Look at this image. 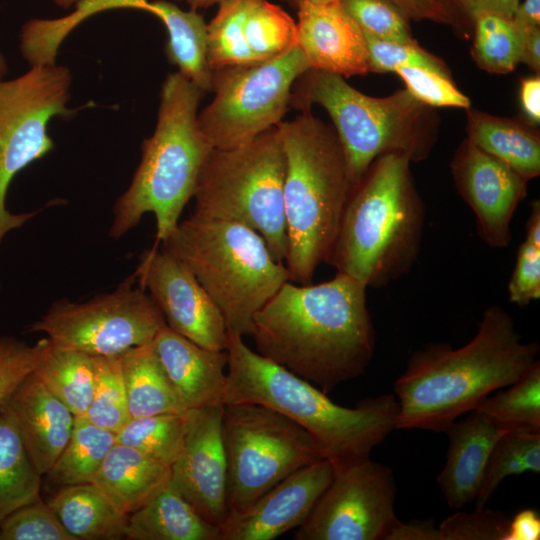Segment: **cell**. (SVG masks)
I'll return each mask as SVG.
<instances>
[{"instance_id": "obj_1", "label": "cell", "mask_w": 540, "mask_h": 540, "mask_svg": "<svg viewBox=\"0 0 540 540\" xmlns=\"http://www.w3.org/2000/svg\"><path fill=\"white\" fill-rule=\"evenodd\" d=\"M367 289L340 272L318 284L285 282L253 317L257 352L325 393L361 376L376 346Z\"/></svg>"}, {"instance_id": "obj_2", "label": "cell", "mask_w": 540, "mask_h": 540, "mask_svg": "<svg viewBox=\"0 0 540 540\" xmlns=\"http://www.w3.org/2000/svg\"><path fill=\"white\" fill-rule=\"evenodd\" d=\"M539 351L537 342L523 340L505 309L487 307L465 345L430 343L410 355L394 385L396 429L445 432L490 393L518 380L539 360Z\"/></svg>"}, {"instance_id": "obj_3", "label": "cell", "mask_w": 540, "mask_h": 540, "mask_svg": "<svg viewBox=\"0 0 540 540\" xmlns=\"http://www.w3.org/2000/svg\"><path fill=\"white\" fill-rule=\"evenodd\" d=\"M225 350L222 404L256 403L285 415L317 440L334 467L369 458L396 429L398 403L392 394L343 407L312 383L253 351L236 332L228 330Z\"/></svg>"}, {"instance_id": "obj_4", "label": "cell", "mask_w": 540, "mask_h": 540, "mask_svg": "<svg viewBox=\"0 0 540 540\" xmlns=\"http://www.w3.org/2000/svg\"><path fill=\"white\" fill-rule=\"evenodd\" d=\"M410 158H376L353 185L329 260L337 272L367 288L385 287L407 274L419 255L425 225Z\"/></svg>"}, {"instance_id": "obj_5", "label": "cell", "mask_w": 540, "mask_h": 540, "mask_svg": "<svg viewBox=\"0 0 540 540\" xmlns=\"http://www.w3.org/2000/svg\"><path fill=\"white\" fill-rule=\"evenodd\" d=\"M277 128L285 155L284 264L290 281L309 284L317 268L329 263L353 183L332 125L308 110Z\"/></svg>"}, {"instance_id": "obj_6", "label": "cell", "mask_w": 540, "mask_h": 540, "mask_svg": "<svg viewBox=\"0 0 540 540\" xmlns=\"http://www.w3.org/2000/svg\"><path fill=\"white\" fill-rule=\"evenodd\" d=\"M205 94L178 71L165 77L153 134L142 141L141 159L131 183L113 205L111 238L128 233L147 213L155 217L156 245L178 225L213 149L198 124V108Z\"/></svg>"}, {"instance_id": "obj_7", "label": "cell", "mask_w": 540, "mask_h": 540, "mask_svg": "<svg viewBox=\"0 0 540 540\" xmlns=\"http://www.w3.org/2000/svg\"><path fill=\"white\" fill-rule=\"evenodd\" d=\"M159 245L194 274L227 330L251 336L254 315L290 280L265 240L241 223L192 214Z\"/></svg>"}, {"instance_id": "obj_8", "label": "cell", "mask_w": 540, "mask_h": 540, "mask_svg": "<svg viewBox=\"0 0 540 540\" xmlns=\"http://www.w3.org/2000/svg\"><path fill=\"white\" fill-rule=\"evenodd\" d=\"M313 105L329 114L353 185L379 156L403 153L411 161L423 160L435 141L429 106L406 89L372 97L340 75L310 68L294 83L290 107L308 111Z\"/></svg>"}, {"instance_id": "obj_9", "label": "cell", "mask_w": 540, "mask_h": 540, "mask_svg": "<svg viewBox=\"0 0 540 540\" xmlns=\"http://www.w3.org/2000/svg\"><path fill=\"white\" fill-rule=\"evenodd\" d=\"M284 176L285 155L277 126L248 143L213 148L197 179L193 212L248 226L284 263L288 249Z\"/></svg>"}, {"instance_id": "obj_10", "label": "cell", "mask_w": 540, "mask_h": 540, "mask_svg": "<svg viewBox=\"0 0 540 540\" xmlns=\"http://www.w3.org/2000/svg\"><path fill=\"white\" fill-rule=\"evenodd\" d=\"M221 424L228 515L243 512L290 474L326 459L309 432L263 405L223 404Z\"/></svg>"}, {"instance_id": "obj_11", "label": "cell", "mask_w": 540, "mask_h": 540, "mask_svg": "<svg viewBox=\"0 0 540 540\" xmlns=\"http://www.w3.org/2000/svg\"><path fill=\"white\" fill-rule=\"evenodd\" d=\"M298 45L253 65L213 69L212 101L198 112V124L213 148L250 142L283 121L296 80L310 69Z\"/></svg>"}, {"instance_id": "obj_12", "label": "cell", "mask_w": 540, "mask_h": 540, "mask_svg": "<svg viewBox=\"0 0 540 540\" xmlns=\"http://www.w3.org/2000/svg\"><path fill=\"white\" fill-rule=\"evenodd\" d=\"M71 84L69 68L57 64L30 66L19 77L0 80V245L8 232L36 215L11 213L7 191L17 173L53 149L50 120L76 112L67 106Z\"/></svg>"}, {"instance_id": "obj_13", "label": "cell", "mask_w": 540, "mask_h": 540, "mask_svg": "<svg viewBox=\"0 0 540 540\" xmlns=\"http://www.w3.org/2000/svg\"><path fill=\"white\" fill-rule=\"evenodd\" d=\"M132 274L111 292L84 302L60 300L33 322L57 347L91 356H116L151 343L166 325L163 314Z\"/></svg>"}, {"instance_id": "obj_14", "label": "cell", "mask_w": 540, "mask_h": 540, "mask_svg": "<svg viewBox=\"0 0 540 540\" xmlns=\"http://www.w3.org/2000/svg\"><path fill=\"white\" fill-rule=\"evenodd\" d=\"M392 470L369 458L334 467L327 488L295 540H387L399 520Z\"/></svg>"}, {"instance_id": "obj_15", "label": "cell", "mask_w": 540, "mask_h": 540, "mask_svg": "<svg viewBox=\"0 0 540 540\" xmlns=\"http://www.w3.org/2000/svg\"><path fill=\"white\" fill-rule=\"evenodd\" d=\"M173 331L201 347L225 350V320L194 274L175 256L154 244L133 273Z\"/></svg>"}, {"instance_id": "obj_16", "label": "cell", "mask_w": 540, "mask_h": 540, "mask_svg": "<svg viewBox=\"0 0 540 540\" xmlns=\"http://www.w3.org/2000/svg\"><path fill=\"white\" fill-rule=\"evenodd\" d=\"M207 31L212 70L265 62L297 45L296 21L267 0H222Z\"/></svg>"}, {"instance_id": "obj_17", "label": "cell", "mask_w": 540, "mask_h": 540, "mask_svg": "<svg viewBox=\"0 0 540 540\" xmlns=\"http://www.w3.org/2000/svg\"><path fill=\"white\" fill-rule=\"evenodd\" d=\"M456 189L475 215L480 239L503 249L512 240L511 223L527 195L528 180L465 138L450 162Z\"/></svg>"}, {"instance_id": "obj_18", "label": "cell", "mask_w": 540, "mask_h": 540, "mask_svg": "<svg viewBox=\"0 0 540 540\" xmlns=\"http://www.w3.org/2000/svg\"><path fill=\"white\" fill-rule=\"evenodd\" d=\"M222 407L193 410L185 447L171 465L173 484L207 522L218 528L229 513Z\"/></svg>"}, {"instance_id": "obj_19", "label": "cell", "mask_w": 540, "mask_h": 540, "mask_svg": "<svg viewBox=\"0 0 540 540\" xmlns=\"http://www.w3.org/2000/svg\"><path fill=\"white\" fill-rule=\"evenodd\" d=\"M334 474L323 459L290 474L240 513L229 514L220 540H273L300 527Z\"/></svg>"}, {"instance_id": "obj_20", "label": "cell", "mask_w": 540, "mask_h": 540, "mask_svg": "<svg viewBox=\"0 0 540 540\" xmlns=\"http://www.w3.org/2000/svg\"><path fill=\"white\" fill-rule=\"evenodd\" d=\"M297 12V45L310 67L350 77L369 73L364 34L339 0L304 2Z\"/></svg>"}, {"instance_id": "obj_21", "label": "cell", "mask_w": 540, "mask_h": 540, "mask_svg": "<svg viewBox=\"0 0 540 540\" xmlns=\"http://www.w3.org/2000/svg\"><path fill=\"white\" fill-rule=\"evenodd\" d=\"M12 414L25 449L43 476L72 434L75 416L38 378L29 373L3 402Z\"/></svg>"}, {"instance_id": "obj_22", "label": "cell", "mask_w": 540, "mask_h": 540, "mask_svg": "<svg viewBox=\"0 0 540 540\" xmlns=\"http://www.w3.org/2000/svg\"><path fill=\"white\" fill-rule=\"evenodd\" d=\"M174 391L187 410L222 404L227 382L226 350L199 346L167 324L152 341Z\"/></svg>"}, {"instance_id": "obj_23", "label": "cell", "mask_w": 540, "mask_h": 540, "mask_svg": "<svg viewBox=\"0 0 540 540\" xmlns=\"http://www.w3.org/2000/svg\"><path fill=\"white\" fill-rule=\"evenodd\" d=\"M505 432L478 410L468 412L447 428L446 462L436 481L450 508L460 509L475 501L490 453Z\"/></svg>"}, {"instance_id": "obj_24", "label": "cell", "mask_w": 540, "mask_h": 540, "mask_svg": "<svg viewBox=\"0 0 540 540\" xmlns=\"http://www.w3.org/2000/svg\"><path fill=\"white\" fill-rule=\"evenodd\" d=\"M170 478V466L116 442L92 482L129 515L156 496Z\"/></svg>"}, {"instance_id": "obj_25", "label": "cell", "mask_w": 540, "mask_h": 540, "mask_svg": "<svg viewBox=\"0 0 540 540\" xmlns=\"http://www.w3.org/2000/svg\"><path fill=\"white\" fill-rule=\"evenodd\" d=\"M127 540H220V528L207 522L170 481L148 503L130 513Z\"/></svg>"}, {"instance_id": "obj_26", "label": "cell", "mask_w": 540, "mask_h": 540, "mask_svg": "<svg viewBox=\"0 0 540 540\" xmlns=\"http://www.w3.org/2000/svg\"><path fill=\"white\" fill-rule=\"evenodd\" d=\"M144 12L159 18L167 30V61L190 82L210 93L213 70L208 61V31L203 15L198 10H183L167 0L149 1Z\"/></svg>"}, {"instance_id": "obj_27", "label": "cell", "mask_w": 540, "mask_h": 540, "mask_svg": "<svg viewBox=\"0 0 540 540\" xmlns=\"http://www.w3.org/2000/svg\"><path fill=\"white\" fill-rule=\"evenodd\" d=\"M47 503L76 540L125 539L128 515L93 482L60 486Z\"/></svg>"}, {"instance_id": "obj_28", "label": "cell", "mask_w": 540, "mask_h": 540, "mask_svg": "<svg viewBox=\"0 0 540 540\" xmlns=\"http://www.w3.org/2000/svg\"><path fill=\"white\" fill-rule=\"evenodd\" d=\"M467 139L526 180L540 174V137L535 126L468 108Z\"/></svg>"}, {"instance_id": "obj_29", "label": "cell", "mask_w": 540, "mask_h": 540, "mask_svg": "<svg viewBox=\"0 0 540 540\" xmlns=\"http://www.w3.org/2000/svg\"><path fill=\"white\" fill-rule=\"evenodd\" d=\"M130 418L187 411L152 342L120 354Z\"/></svg>"}, {"instance_id": "obj_30", "label": "cell", "mask_w": 540, "mask_h": 540, "mask_svg": "<svg viewBox=\"0 0 540 540\" xmlns=\"http://www.w3.org/2000/svg\"><path fill=\"white\" fill-rule=\"evenodd\" d=\"M34 373L74 416H85L94 390V356L54 346L47 339Z\"/></svg>"}, {"instance_id": "obj_31", "label": "cell", "mask_w": 540, "mask_h": 540, "mask_svg": "<svg viewBox=\"0 0 540 540\" xmlns=\"http://www.w3.org/2000/svg\"><path fill=\"white\" fill-rule=\"evenodd\" d=\"M41 477L12 414L5 404H0V522L18 507L40 497Z\"/></svg>"}, {"instance_id": "obj_32", "label": "cell", "mask_w": 540, "mask_h": 540, "mask_svg": "<svg viewBox=\"0 0 540 540\" xmlns=\"http://www.w3.org/2000/svg\"><path fill=\"white\" fill-rule=\"evenodd\" d=\"M148 0H77L76 10L59 19H32L21 28L20 50L30 66L56 64L66 35L81 21L98 12L128 8L144 11Z\"/></svg>"}, {"instance_id": "obj_33", "label": "cell", "mask_w": 540, "mask_h": 540, "mask_svg": "<svg viewBox=\"0 0 540 540\" xmlns=\"http://www.w3.org/2000/svg\"><path fill=\"white\" fill-rule=\"evenodd\" d=\"M115 443V432L75 416L70 439L46 475L60 486L92 482Z\"/></svg>"}, {"instance_id": "obj_34", "label": "cell", "mask_w": 540, "mask_h": 540, "mask_svg": "<svg viewBox=\"0 0 540 540\" xmlns=\"http://www.w3.org/2000/svg\"><path fill=\"white\" fill-rule=\"evenodd\" d=\"M193 410L130 418L116 433V442L133 447L171 465L181 455L192 421Z\"/></svg>"}, {"instance_id": "obj_35", "label": "cell", "mask_w": 540, "mask_h": 540, "mask_svg": "<svg viewBox=\"0 0 540 540\" xmlns=\"http://www.w3.org/2000/svg\"><path fill=\"white\" fill-rule=\"evenodd\" d=\"M472 34L471 55L481 69L505 74L520 62L523 31L512 15L481 13L474 18Z\"/></svg>"}, {"instance_id": "obj_36", "label": "cell", "mask_w": 540, "mask_h": 540, "mask_svg": "<svg viewBox=\"0 0 540 540\" xmlns=\"http://www.w3.org/2000/svg\"><path fill=\"white\" fill-rule=\"evenodd\" d=\"M507 432H540V361L475 408Z\"/></svg>"}, {"instance_id": "obj_37", "label": "cell", "mask_w": 540, "mask_h": 540, "mask_svg": "<svg viewBox=\"0 0 540 540\" xmlns=\"http://www.w3.org/2000/svg\"><path fill=\"white\" fill-rule=\"evenodd\" d=\"M525 472H540V432H505L490 453L475 508L485 507L506 477Z\"/></svg>"}, {"instance_id": "obj_38", "label": "cell", "mask_w": 540, "mask_h": 540, "mask_svg": "<svg viewBox=\"0 0 540 540\" xmlns=\"http://www.w3.org/2000/svg\"><path fill=\"white\" fill-rule=\"evenodd\" d=\"M95 382L85 417L117 433L130 419L121 356H94Z\"/></svg>"}, {"instance_id": "obj_39", "label": "cell", "mask_w": 540, "mask_h": 540, "mask_svg": "<svg viewBox=\"0 0 540 540\" xmlns=\"http://www.w3.org/2000/svg\"><path fill=\"white\" fill-rule=\"evenodd\" d=\"M0 540H76L41 497L26 503L0 522Z\"/></svg>"}, {"instance_id": "obj_40", "label": "cell", "mask_w": 540, "mask_h": 540, "mask_svg": "<svg viewBox=\"0 0 540 540\" xmlns=\"http://www.w3.org/2000/svg\"><path fill=\"white\" fill-rule=\"evenodd\" d=\"M363 33L385 41L417 42L407 20L387 0H339Z\"/></svg>"}, {"instance_id": "obj_41", "label": "cell", "mask_w": 540, "mask_h": 540, "mask_svg": "<svg viewBox=\"0 0 540 540\" xmlns=\"http://www.w3.org/2000/svg\"><path fill=\"white\" fill-rule=\"evenodd\" d=\"M363 34L367 45L370 72H394L399 67L413 66L450 76L448 66L440 58L420 47L417 42L385 41L366 33Z\"/></svg>"}, {"instance_id": "obj_42", "label": "cell", "mask_w": 540, "mask_h": 540, "mask_svg": "<svg viewBox=\"0 0 540 540\" xmlns=\"http://www.w3.org/2000/svg\"><path fill=\"white\" fill-rule=\"evenodd\" d=\"M394 72L404 81L406 90L429 107L471 106L470 99L457 89L450 76L413 66L399 67Z\"/></svg>"}, {"instance_id": "obj_43", "label": "cell", "mask_w": 540, "mask_h": 540, "mask_svg": "<svg viewBox=\"0 0 540 540\" xmlns=\"http://www.w3.org/2000/svg\"><path fill=\"white\" fill-rule=\"evenodd\" d=\"M509 520L502 512L484 507L457 512L440 523L439 540H504Z\"/></svg>"}, {"instance_id": "obj_44", "label": "cell", "mask_w": 540, "mask_h": 540, "mask_svg": "<svg viewBox=\"0 0 540 540\" xmlns=\"http://www.w3.org/2000/svg\"><path fill=\"white\" fill-rule=\"evenodd\" d=\"M46 345V337L30 345L13 336H0V404L36 368Z\"/></svg>"}, {"instance_id": "obj_45", "label": "cell", "mask_w": 540, "mask_h": 540, "mask_svg": "<svg viewBox=\"0 0 540 540\" xmlns=\"http://www.w3.org/2000/svg\"><path fill=\"white\" fill-rule=\"evenodd\" d=\"M507 290L509 301L519 307L540 298V248L525 240L519 245Z\"/></svg>"}, {"instance_id": "obj_46", "label": "cell", "mask_w": 540, "mask_h": 540, "mask_svg": "<svg viewBox=\"0 0 540 540\" xmlns=\"http://www.w3.org/2000/svg\"><path fill=\"white\" fill-rule=\"evenodd\" d=\"M407 20H429L449 25L462 32L461 24L451 0H387Z\"/></svg>"}, {"instance_id": "obj_47", "label": "cell", "mask_w": 540, "mask_h": 540, "mask_svg": "<svg viewBox=\"0 0 540 540\" xmlns=\"http://www.w3.org/2000/svg\"><path fill=\"white\" fill-rule=\"evenodd\" d=\"M459 18L462 33H472L474 18L485 12L514 14L520 0H451Z\"/></svg>"}, {"instance_id": "obj_48", "label": "cell", "mask_w": 540, "mask_h": 540, "mask_svg": "<svg viewBox=\"0 0 540 540\" xmlns=\"http://www.w3.org/2000/svg\"><path fill=\"white\" fill-rule=\"evenodd\" d=\"M540 516L536 510L523 509L509 520L504 540H539Z\"/></svg>"}, {"instance_id": "obj_49", "label": "cell", "mask_w": 540, "mask_h": 540, "mask_svg": "<svg viewBox=\"0 0 540 540\" xmlns=\"http://www.w3.org/2000/svg\"><path fill=\"white\" fill-rule=\"evenodd\" d=\"M520 102L525 118L529 123H540V77L524 78L520 85Z\"/></svg>"}, {"instance_id": "obj_50", "label": "cell", "mask_w": 540, "mask_h": 540, "mask_svg": "<svg viewBox=\"0 0 540 540\" xmlns=\"http://www.w3.org/2000/svg\"><path fill=\"white\" fill-rule=\"evenodd\" d=\"M387 540H439L438 530L431 522L406 524L398 520Z\"/></svg>"}, {"instance_id": "obj_51", "label": "cell", "mask_w": 540, "mask_h": 540, "mask_svg": "<svg viewBox=\"0 0 540 540\" xmlns=\"http://www.w3.org/2000/svg\"><path fill=\"white\" fill-rule=\"evenodd\" d=\"M522 50L520 62L539 74L540 71V26L522 28Z\"/></svg>"}, {"instance_id": "obj_52", "label": "cell", "mask_w": 540, "mask_h": 540, "mask_svg": "<svg viewBox=\"0 0 540 540\" xmlns=\"http://www.w3.org/2000/svg\"><path fill=\"white\" fill-rule=\"evenodd\" d=\"M513 18L521 28L540 26V0L519 3Z\"/></svg>"}, {"instance_id": "obj_53", "label": "cell", "mask_w": 540, "mask_h": 540, "mask_svg": "<svg viewBox=\"0 0 540 540\" xmlns=\"http://www.w3.org/2000/svg\"><path fill=\"white\" fill-rule=\"evenodd\" d=\"M530 213L526 222L525 241L540 248V201L534 199L530 204Z\"/></svg>"}, {"instance_id": "obj_54", "label": "cell", "mask_w": 540, "mask_h": 540, "mask_svg": "<svg viewBox=\"0 0 540 540\" xmlns=\"http://www.w3.org/2000/svg\"><path fill=\"white\" fill-rule=\"evenodd\" d=\"M186 3L190 9L199 10L218 5L222 0H176Z\"/></svg>"}, {"instance_id": "obj_55", "label": "cell", "mask_w": 540, "mask_h": 540, "mask_svg": "<svg viewBox=\"0 0 540 540\" xmlns=\"http://www.w3.org/2000/svg\"><path fill=\"white\" fill-rule=\"evenodd\" d=\"M8 73V63L4 53L0 49V80L5 79Z\"/></svg>"}, {"instance_id": "obj_56", "label": "cell", "mask_w": 540, "mask_h": 540, "mask_svg": "<svg viewBox=\"0 0 540 540\" xmlns=\"http://www.w3.org/2000/svg\"><path fill=\"white\" fill-rule=\"evenodd\" d=\"M282 1H284L291 8L297 10L299 6L304 2H322V1H330V0H282Z\"/></svg>"}, {"instance_id": "obj_57", "label": "cell", "mask_w": 540, "mask_h": 540, "mask_svg": "<svg viewBox=\"0 0 540 540\" xmlns=\"http://www.w3.org/2000/svg\"><path fill=\"white\" fill-rule=\"evenodd\" d=\"M53 2H54L57 6L63 8V9H68V8H70L72 5H74V4L77 2V0H53Z\"/></svg>"}]
</instances>
